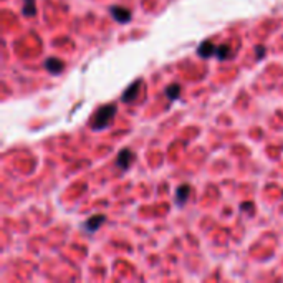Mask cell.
Returning <instances> with one entry per match:
<instances>
[{
	"label": "cell",
	"instance_id": "cell-1",
	"mask_svg": "<svg viewBox=\"0 0 283 283\" xmlns=\"http://www.w3.org/2000/svg\"><path fill=\"white\" fill-rule=\"evenodd\" d=\"M114 116H116V106L114 105L101 106V108L94 113V116L91 118V130L93 131L106 130V128L113 123Z\"/></svg>",
	"mask_w": 283,
	"mask_h": 283
},
{
	"label": "cell",
	"instance_id": "cell-2",
	"mask_svg": "<svg viewBox=\"0 0 283 283\" xmlns=\"http://www.w3.org/2000/svg\"><path fill=\"white\" fill-rule=\"evenodd\" d=\"M109 12H111V15H113V19L119 23H128L130 22V19H131V12L128 10V8H124V7H119V5L111 7Z\"/></svg>",
	"mask_w": 283,
	"mask_h": 283
},
{
	"label": "cell",
	"instance_id": "cell-3",
	"mask_svg": "<svg viewBox=\"0 0 283 283\" xmlns=\"http://www.w3.org/2000/svg\"><path fill=\"white\" fill-rule=\"evenodd\" d=\"M139 89H141V81H134V83L130 85L126 91L123 93L121 101H123V103H131V101H134L136 98H138V94H139Z\"/></svg>",
	"mask_w": 283,
	"mask_h": 283
},
{
	"label": "cell",
	"instance_id": "cell-4",
	"mask_svg": "<svg viewBox=\"0 0 283 283\" xmlns=\"http://www.w3.org/2000/svg\"><path fill=\"white\" fill-rule=\"evenodd\" d=\"M103 224H105V216H94V217H89L88 220L85 222L83 229L88 230V232H96Z\"/></svg>",
	"mask_w": 283,
	"mask_h": 283
},
{
	"label": "cell",
	"instance_id": "cell-5",
	"mask_svg": "<svg viewBox=\"0 0 283 283\" xmlns=\"http://www.w3.org/2000/svg\"><path fill=\"white\" fill-rule=\"evenodd\" d=\"M132 152L130 151V149H123L121 152H119V156H118V166L121 167L123 171H126L128 167H130V164H131V161H132Z\"/></svg>",
	"mask_w": 283,
	"mask_h": 283
},
{
	"label": "cell",
	"instance_id": "cell-6",
	"mask_svg": "<svg viewBox=\"0 0 283 283\" xmlns=\"http://www.w3.org/2000/svg\"><path fill=\"white\" fill-rule=\"evenodd\" d=\"M63 62L62 60H58V58H48L45 62V68L48 70L50 73H53V75H58L60 71L63 70Z\"/></svg>",
	"mask_w": 283,
	"mask_h": 283
},
{
	"label": "cell",
	"instance_id": "cell-7",
	"mask_svg": "<svg viewBox=\"0 0 283 283\" xmlns=\"http://www.w3.org/2000/svg\"><path fill=\"white\" fill-rule=\"evenodd\" d=\"M216 50H217V46L214 44H211V42H204V44L199 46L197 53H199L202 58H209V57H212V55H216Z\"/></svg>",
	"mask_w": 283,
	"mask_h": 283
},
{
	"label": "cell",
	"instance_id": "cell-8",
	"mask_svg": "<svg viewBox=\"0 0 283 283\" xmlns=\"http://www.w3.org/2000/svg\"><path fill=\"white\" fill-rule=\"evenodd\" d=\"M189 192H191V189H189V186H181V187L177 189V194H175V202H177L179 207H181V205L187 200Z\"/></svg>",
	"mask_w": 283,
	"mask_h": 283
},
{
	"label": "cell",
	"instance_id": "cell-9",
	"mask_svg": "<svg viewBox=\"0 0 283 283\" xmlns=\"http://www.w3.org/2000/svg\"><path fill=\"white\" fill-rule=\"evenodd\" d=\"M216 57H217L218 60H229L230 57H232V48H230V45H220V46H217Z\"/></svg>",
	"mask_w": 283,
	"mask_h": 283
},
{
	"label": "cell",
	"instance_id": "cell-10",
	"mask_svg": "<svg viewBox=\"0 0 283 283\" xmlns=\"http://www.w3.org/2000/svg\"><path fill=\"white\" fill-rule=\"evenodd\" d=\"M23 14L27 17H33L37 14L35 0H23Z\"/></svg>",
	"mask_w": 283,
	"mask_h": 283
},
{
	"label": "cell",
	"instance_id": "cell-11",
	"mask_svg": "<svg viewBox=\"0 0 283 283\" xmlns=\"http://www.w3.org/2000/svg\"><path fill=\"white\" fill-rule=\"evenodd\" d=\"M179 93H181V87L179 85H171V87L166 88V96L169 100H177Z\"/></svg>",
	"mask_w": 283,
	"mask_h": 283
},
{
	"label": "cell",
	"instance_id": "cell-12",
	"mask_svg": "<svg viewBox=\"0 0 283 283\" xmlns=\"http://www.w3.org/2000/svg\"><path fill=\"white\" fill-rule=\"evenodd\" d=\"M261 55H263V48H257V57L261 58Z\"/></svg>",
	"mask_w": 283,
	"mask_h": 283
}]
</instances>
